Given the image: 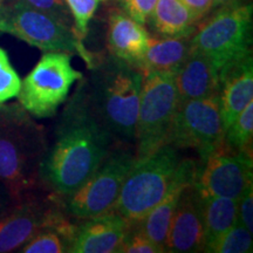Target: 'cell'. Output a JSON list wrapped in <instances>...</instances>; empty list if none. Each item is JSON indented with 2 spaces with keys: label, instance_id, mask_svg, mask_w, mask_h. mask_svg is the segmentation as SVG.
Here are the masks:
<instances>
[{
  "label": "cell",
  "instance_id": "1",
  "mask_svg": "<svg viewBox=\"0 0 253 253\" xmlns=\"http://www.w3.org/2000/svg\"><path fill=\"white\" fill-rule=\"evenodd\" d=\"M118 144L93 116L79 84L60 114L53 143L41 162V186L60 199L67 197L99 169Z\"/></svg>",
  "mask_w": 253,
  "mask_h": 253
},
{
  "label": "cell",
  "instance_id": "2",
  "mask_svg": "<svg viewBox=\"0 0 253 253\" xmlns=\"http://www.w3.org/2000/svg\"><path fill=\"white\" fill-rule=\"evenodd\" d=\"M88 71L80 84L93 116L118 143H134L144 73L110 53L95 56Z\"/></svg>",
  "mask_w": 253,
  "mask_h": 253
},
{
  "label": "cell",
  "instance_id": "3",
  "mask_svg": "<svg viewBox=\"0 0 253 253\" xmlns=\"http://www.w3.org/2000/svg\"><path fill=\"white\" fill-rule=\"evenodd\" d=\"M47 149L43 126L20 103H0V182L15 203L40 191V166Z\"/></svg>",
  "mask_w": 253,
  "mask_h": 253
},
{
  "label": "cell",
  "instance_id": "4",
  "mask_svg": "<svg viewBox=\"0 0 253 253\" xmlns=\"http://www.w3.org/2000/svg\"><path fill=\"white\" fill-rule=\"evenodd\" d=\"M178 149L163 144L136 158L129 170L114 211L130 224L138 223L162 201L181 162Z\"/></svg>",
  "mask_w": 253,
  "mask_h": 253
},
{
  "label": "cell",
  "instance_id": "5",
  "mask_svg": "<svg viewBox=\"0 0 253 253\" xmlns=\"http://www.w3.org/2000/svg\"><path fill=\"white\" fill-rule=\"evenodd\" d=\"M252 5L223 6L191 37V48L213 63L218 72L252 56Z\"/></svg>",
  "mask_w": 253,
  "mask_h": 253
},
{
  "label": "cell",
  "instance_id": "6",
  "mask_svg": "<svg viewBox=\"0 0 253 253\" xmlns=\"http://www.w3.org/2000/svg\"><path fill=\"white\" fill-rule=\"evenodd\" d=\"M0 31L43 52H66L93 63L95 55L75 36L73 27L58 19L19 2H0Z\"/></svg>",
  "mask_w": 253,
  "mask_h": 253
},
{
  "label": "cell",
  "instance_id": "7",
  "mask_svg": "<svg viewBox=\"0 0 253 253\" xmlns=\"http://www.w3.org/2000/svg\"><path fill=\"white\" fill-rule=\"evenodd\" d=\"M72 54L46 52L21 81L18 101L37 119L53 118L59 107L68 100L73 84L84 74L72 66Z\"/></svg>",
  "mask_w": 253,
  "mask_h": 253
},
{
  "label": "cell",
  "instance_id": "8",
  "mask_svg": "<svg viewBox=\"0 0 253 253\" xmlns=\"http://www.w3.org/2000/svg\"><path fill=\"white\" fill-rule=\"evenodd\" d=\"M136 154L126 144L116 145L99 169L78 190L61 198L66 213L75 219H89L114 211Z\"/></svg>",
  "mask_w": 253,
  "mask_h": 253
},
{
  "label": "cell",
  "instance_id": "9",
  "mask_svg": "<svg viewBox=\"0 0 253 253\" xmlns=\"http://www.w3.org/2000/svg\"><path fill=\"white\" fill-rule=\"evenodd\" d=\"M175 75L144 73L135 128L136 158L147 156L166 144L179 100Z\"/></svg>",
  "mask_w": 253,
  "mask_h": 253
},
{
  "label": "cell",
  "instance_id": "10",
  "mask_svg": "<svg viewBox=\"0 0 253 253\" xmlns=\"http://www.w3.org/2000/svg\"><path fill=\"white\" fill-rule=\"evenodd\" d=\"M224 131L219 95L189 100L178 103L166 144L178 150H195L201 166L221 144Z\"/></svg>",
  "mask_w": 253,
  "mask_h": 253
},
{
  "label": "cell",
  "instance_id": "11",
  "mask_svg": "<svg viewBox=\"0 0 253 253\" xmlns=\"http://www.w3.org/2000/svg\"><path fill=\"white\" fill-rule=\"evenodd\" d=\"M66 216L61 199L47 191L18 202L0 216V253L18 252L40 230Z\"/></svg>",
  "mask_w": 253,
  "mask_h": 253
},
{
  "label": "cell",
  "instance_id": "12",
  "mask_svg": "<svg viewBox=\"0 0 253 253\" xmlns=\"http://www.w3.org/2000/svg\"><path fill=\"white\" fill-rule=\"evenodd\" d=\"M252 179V154L235 150L221 142L198 167L194 185L202 199L224 197L238 201Z\"/></svg>",
  "mask_w": 253,
  "mask_h": 253
},
{
  "label": "cell",
  "instance_id": "13",
  "mask_svg": "<svg viewBox=\"0 0 253 253\" xmlns=\"http://www.w3.org/2000/svg\"><path fill=\"white\" fill-rule=\"evenodd\" d=\"M194 183L186 185L179 196L167 236L166 252L191 253L203 251V199L198 195Z\"/></svg>",
  "mask_w": 253,
  "mask_h": 253
},
{
  "label": "cell",
  "instance_id": "14",
  "mask_svg": "<svg viewBox=\"0 0 253 253\" xmlns=\"http://www.w3.org/2000/svg\"><path fill=\"white\" fill-rule=\"evenodd\" d=\"M198 167V161L194 158H182L171 184L169 186V190L162 201L143 219H141L138 223H135L137 229L143 232L151 242L163 249L164 252H166L167 236L169 232L177 203H178L179 196L186 185L195 182L196 177H197Z\"/></svg>",
  "mask_w": 253,
  "mask_h": 253
},
{
  "label": "cell",
  "instance_id": "15",
  "mask_svg": "<svg viewBox=\"0 0 253 253\" xmlns=\"http://www.w3.org/2000/svg\"><path fill=\"white\" fill-rule=\"evenodd\" d=\"M130 225L115 211L82 220L68 252L119 253Z\"/></svg>",
  "mask_w": 253,
  "mask_h": 253
},
{
  "label": "cell",
  "instance_id": "16",
  "mask_svg": "<svg viewBox=\"0 0 253 253\" xmlns=\"http://www.w3.org/2000/svg\"><path fill=\"white\" fill-rule=\"evenodd\" d=\"M219 102L224 130L253 101V60L249 56L219 73ZM225 132V131H224Z\"/></svg>",
  "mask_w": 253,
  "mask_h": 253
},
{
  "label": "cell",
  "instance_id": "17",
  "mask_svg": "<svg viewBox=\"0 0 253 253\" xmlns=\"http://www.w3.org/2000/svg\"><path fill=\"white\" fill-rule=\"evenodd\" d=\"M173 78L179 102L219 95V72L207 56L192 48Z\"/></svg>",
  "mask_w": 253,
  "mask_h": 253
},
{
  "label": "cell",
  "instance_id": "18",
  "mask_svg": "<svg viewBox=\"0 0 253 253\" xmlns=\"http://www.w3.org/2000/svg\"><path fill=\"white\" fill-rule=\"evenodd\" d=\"M150 39L143 25L132 20L125 12L120 9L110 12L107 34L110 54L137 66L149 47Z\"/></svg>",
  "mask_w": 253,
  "mask_h": 253
},
{
  "label": "cell",
  "instance_id": "19",
  "mask_svg": "<svg viewBox=\"0 0 253 253\" xmlns=\"http://www.w3.org/2000/svg\"><path fill=\"white\" fill-rule=\"evenodd\" d=\"M191 52V37L150 39L147 52L137 67L143 73L175 75Z\"/></svg>",
  "mask_w": 253,
  "mask_h": 253
},
{
  "label": "cell",
  "instance_id": "20",
  "mask_svg": "<svg viewBox=\"0 0 253 253\" xmlns=\"http://www.w3.org/2000/svg\"><path fill=\"white\" fill-rule=\"evenodd\" d=\"M150 19L163 38L192 37L197 30V21L181 0H157Z\"/></svg>",
  "mask_w": 253,
  "mask_h": 253
},
{
  "label": "cell",
  "instance_id": "21",
  "mask_svg": "<svg viewBox=\"0 0 253 253\" xmlns=\"http://www.w3.org/2000/svg\"><path fill=\"white\" fill-rule=\"evenodd\" d=\"M78 225L66 216L61 220L36 233L18 252L21 253H65L69 251Z\"/></svg>",
  "mask_w": 253,
  "mask_h": 253
},
{
  "label": "cell",
  "instance_id": "22",
  "mask_svg": "<svg viewBox=\"0 0 253 253\" xmlns=\"http://www.w3.org/2000/svg\"><path fill=\"white\" fill-rule=\"evenodd\" d=\"M203 219L205 249L236 225L237 201L224 197L203 199Z\"/></svg>",
  "mask_w": 253,
  "mask_h": 253
},
{
  "label": "cell",
  "instance_id": "23",
  "mask_svg": "<svg viewBox=\"0 0 253 253\" xmlns=\"http://www.w3.org/2000/svg\"><path fill=\"white\" fill-rule=\"evenodd\" d=\"M253 101L240 112L224 132L223 142L235 150L252 154Z\"/></svg>",
  "mask_w": 253,
  "mask_h": 253
},
{
  "label": "cell",
  "instance_id": "24",
  "mask_svg": "<svg viewBox=\"0 0 253 253\" xmlns=\"http://www.w3.org/2000/svg\"><path fill=\"white\" fill-rule=\"evenodd\" d=\"M252 232L237 221L236 225L204 249L209 253H249L252 252Z\"/></svg>",
  "mask_w": 253,
  "mask_h": 253
},
{
  "label": "cell",
  "instance_id": "25",
  "mask_svg": "<svg viewBox=\"0 0 253 253\" xmlns=\"http://www.w3.org/2000/svg\"><path fill=\"white\" fill-rule=\"evenodd\" d=\"M104 0H65L73 18V31L81 41L88 34V25Z\"/></svg>",
  "mask_w": 253,
  "mask_h": 253
},
{
  "label": "cell",
  "instance_id": "26",
  "mask_svg": "<svg viewBox=\"0 0 253 253\" xmlns=\"http://www.w3.org/2000/svg\"><path fill=\"white\" fill-rule=\"evenodd\" d=\"M20 87V77L9 62L7 53L0 47V103L17 97Z\"/></svg>",
  "mask_w": 253,
  "mask_h": 253
},
{
  "label": "cell",
  "instance_id": "27",
  "mask_svg": "<svg viewBox=\"0 0 253 253\" xmlns=\"http://www.w3.org/2000/svg\"><path fill=\"white\" fill-rule=\"evenodd\" d=\"M2 2H19V4L43 12L50 17L58 19L62 24L73 27L72 14L65 0H4Z\"/></svg>",
  "mask_w": 253,
  "mask_h": 253
},
{
  "label": "cell",
  "instance_id": "28",
  "mask_svg": "<svg viewBox=\"0 0 253 253\" xmlns=\"http://www.w3.org/2000/svg\"><path fill=\"white\" fill-rule=\"evenodd\" d=\"M164 250L157 246L143 232L131 224L119 253H163Z\"/></svg>",
  "mask_w": 253,
  "mask_h": 253
},
{
  "label": "cell",
  "instance_id": "29",
  "mask_svg": "<svg viewBox=\"0 0 253 253\" xmlns=\"http://www.w3.org/2000/svg\"><path fill=\"white\" fill-rule=\"evenodd\" d=\"M156 4L157 0H121L123 12L141 25L150 20Z\"/></svg>",
  "mask_w": 253,
  "mask_h": 253
},
{
  "label": "cell",
  "instance_id": "30",
  "mask_svg": "<svg viewBox=\"0 0 253 253\" xmlns=\"http://www.w3.org/2000/svg\"><path fill=\"white\" fill-rule=\"evenodd\" d=\"M237 218L250 232H253V183L246 186L237 201Z\"/></svg>",
  "mask_w": 253,
  "mask_h": 253
},
{
  "label": "cell",
  "instance_id": "31",
  "mask_svg": "<svg viewBox=\"0 0 253 253\" xmlns=\"http://www.w3.org/2000/svg\"><path fill=\"white\" fill-rule=\"evenodd\" d=\"M195 20H202L212 9V0H181Z\"/></svg>",
  "mask_w": 253,
  "mask_h": 253
},
{
  "label": "cell",
  "instance_id": "32",
  "mask_svg": "<svg viewBox=\"0 0 253 253\" xmlns=\"http://www.w3.org/2000/svg\"><path fill=\"white\" fill-rule=\"evenodd\" d=\"M14 204L15 202L12 195L9 194L8 189L4 185V183L0 182V216H2Z\"/></svg>",
  "mask_w": 253,
  "mask_h": 253
},
{
  "label": "cell",
  "instance_id": "33",
  "mask_svg": "<svg viewBox=\"0 0 253 253\" xmlns=\"http://www.w3.org/2000/svg\"><path fill=\"white\" fill-rule=\"evenodd\" d=\"M237 2H242V0H212V8H219Z\"/></svg>",
  "mask_w": 253,
  "mask_h": 253
},
{
  "label": "cell",
  "instance_id": "34",
  "mask_svg": "<svg viewBox=\"0 0 253 253\" xmlns=\"http://www.w3.org/2000/svg\"><path fill=\"white\" fill-rule=\"evenodd\" d=\"M2 1H4V0H0V2H2Z\"/></svg>",
  "mask_w": 253,
  "mask_h": 253
}]
</instances>
